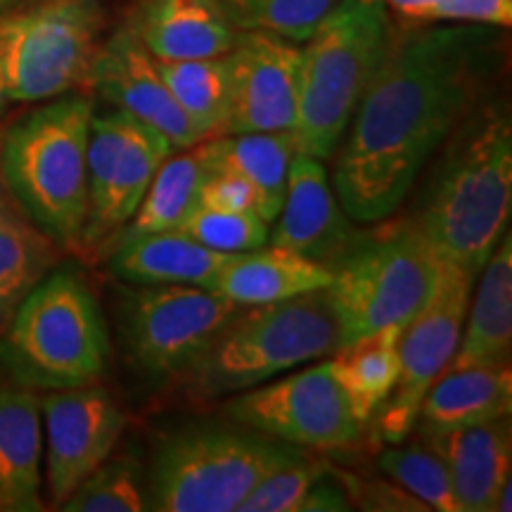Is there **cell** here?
I'll return each mask as SVG.
<instances>
[{
	"mask_svg": "<svg viewBox=\"0 0 512 512\" xmlns=\"http://www.w3.org/2000/svg\"><path fill=\"white\" fill-rule=\"evenodd\" d=\"M496 27L451 22L399 38L358 102L332 185L354 223H380L408 197L494 72Z\"/></svg>",
	"mask_w": 512,
	"mask_h": 512,
	"instance_id": "cell-1",
	"label": "cell"
},
{
	"mask_svg": "<svg viewBox=\"0 0 512 512\" xmlns=\"http://www.w3.org/2000/svg\"><path fill=\"white\" fill-rule=\"evenodd\" d=\"M512 128L501 112L460 131L432 178L418 226L441 261L477 278L508 230Z\"/></svg>",
	"mask_w": 512,
	"mask_h": 512,
	"instance_id": "cell-2",
	"label": "cell"
},
{
	"mask_svg": "<svg viewBox=\"0 0 512 512\" xmlns=\"http://www.w3.org/2000/svg\"><path fill=\"white\" fill-rule=\"evenodd\" d=\"M93 100L50 98L5 133L0 171L19 207L50 242L81 249L88 219V138Z\"/></svg>",
	"mask_w": 512,
	"mask_h": 512,
	"instance_id": "cell-3",
	"label": "cell"
},
{
	"mask_svg": "<svg viewBox=\"0 0 512 512\" xmlns=\"http://www.w3.org/2000/svg\"><path fill=\"white\" fill-rule=\"evenodd\" d=\"M304 43L292 131L299 152L325 162L392 46L389 8L384 0H335Z\"/></svg>",
	"mask_w": 512,
	"mask_h": 512,
	"instance_id": "cell-4",
	"label": "cell"
},
{
	"mask_svg": "<svg viewBox=\"0 0 512 512\" xmlns=\"http://www.w3.org/2000/svg\"><path fill=\"white\" fill-rule=\"evenodd\" d=\"M110 361V335L91 287L72 268L48 273L0 332V368L31 389L95 384Z\"/></svg>",
	"mask_w": 512,
	"mask_h": 512,
	"instance_id": "cell-5",
	"label": "cell"
},
{
	"mask_svg": "<svg viewBox=\"0 0 512 512\" xmlns=\"http://www.w3.org/2000/svg\"><path fill=\"white\" fill-rule=\"evenodd\" d=\"M339 344V320L328 290L245 306L192 366L195 387L204 396L240 392L335 354Z\"/></svg>",
	"mask_w": 512,
	"mask_h": 512,
	"instance_id": "cell-6",
	"label": "cell"
},
{
	"mask_svg": "<svg viewBox=\"0 0 512 512\" xmlns=\"http://www.w3.org/2000/svg\"><path fill=\"white\" fill-rule=\"evenodd\" d=\"M302 448L254 430L197 425L166 437L152 463L147 508L162 512H238L249 491Z\"/></svg>",
	"mask_w": 512,
	"mask_h": 512,
	"instance_id": "cell-7",
	"label": "cell"
},
{
	"mask_svg": "<svg viewBox=\"0 0 512 512\" xmlns=\"http://www.w3.org/2000/svg\"><path fill=\"white\" fill-rule=\"evenodd\" d=\"M441 264L415 219L358 240L335 266L328 287L342 344L406 325L432 294Z\"/></svg>",
	"mask_w": 512,
	"mask_h": 512,
	"instance_id": "cell-8",
	"label": "cell"
},
{
	"mask_svg": "<svg viewBox=\"0 0 512 512\" xmlns=\"http://www.w3.org/2000/svg\"><path fill=\"white\" fill-rule=\"evenodd\" d=\"M98 0H43L0 12V86L8 102H41L69 93L98 53Z\"/></svg>",
	"mask_w": 512,
	"mask_h": 512,
	"instance_id": "cell-9",
	"label": "cell"
},
{
	"mask_svg": "<svg viewBox=\"0 0 512 512\" xmlns=\"http://www.w3.org/2000/svg\"><path fill=\"white\" fill-rule=\"evenodd\" d=\"M228 415L247 430L299 448L337 451L358 444L368 422L332 373L330 361L240 394Z\"/></svg>",
	"mask_w": 512,
	"mask_h": 512,
	"instance_id": "cell-10",
	"label": "cell"
},
{
	"mask_svg": "<svg viewBox=\"0 0 512 512\" xmlns=\"http://www.w3.org/2000/svg\"><path fill=\"white\" fill-rule=\"evenodd\" d=\"M174 143L124 110L93 114L88 138V219L83 247L100 245L131 221Z\"/></svg>",
	"mask_w": 512,
	"mask_h": 512,
	"instance_id": "cell-11",
	"label": "cell"
},
{
	"mask_svg": "<svg viewBox=\"0 0 512 512\" xmlns=\"http://www.w3.org/2000/svg\"><path fill=\"white\" fill-rule=\"evenodd\" d=\"M238 311V304L197 285H143L126 304L128 351L145 373L192 370Z\"/></svg>",
	"mask_w": 512,
	"mask_h": 512,
	"instance_id": "cell-12",
	"label": "cell"
},
{
	"mask_svg": "<svg viewBox=\"0 0 512 512\" xmlns=\"http://www.w3.org/2000/svg\"><path fill=\"white\" fill-rule=\"evenodd\" d=\"M472 283H475L472 275L444 261L427 302L403 325L399 380L389 399L384 401L380 425H377L382 439L389 444H399L411 434L427 389L444 373L456 354Z\"/></svg>",
	"mask_w": 512,
	"mask_h": 512,
	"instance_id": "cell-13",
	"label": "cell"
},
{
	"mask_svg": "<svg viewBox=\"0 0 512 512\" xmlns=\"http://www.w3.org/2000/svg\"><path fill=\"white\" fill-rule=\"evenodd\" d=\"M46 437V482L55 508L95 467L112 456L126 430V415L110 392L93 387L53 389L41 399Z\"/></svg>",
	"mask_w": 512,
	"mask_h": 512,
	"instance_id": "cell-14",
	"label": "cell"
},
{
	"mask_svg": "<svg viewBox=\"0 0 512 512\" xmlns=\"http://www.w3.org/2000/svg\"><path fill=\"white\" fill-rule=\"evenodd\" d=\"M226 60L230 105L219 136L292 131L299 112L302 46L266 31H238Z\"/></svg>",
	"mask_w": 512,
	"mask_h": 512,
	"instance_id": "cell-15",
	"label": "cell"
},
{
	"mask_svg": "<svg viewBox=\"0 0 512 512\" xmlns=\"http://www.w3.org/2000/svg\"><path fill=\"white\" fill-rule=\"evenodd\" d=\"M86 86H91L117 110L155 126L174 143L176 150H188L202 140L176 105L157 60L143 46L133 24L114 31L98 46L86 74Z\"/></svg>",
	"mask_w": 512,
	"mask_h": 512,
	"instance_id": "cell-16",
	"label": "cell"
},
{
	"mask_svg": "<svg viewBox=\"0 0 512 512\" xmlns=\"http://www.w3.org/2000/svg\"><path fill=\"white\" fill-rule=\"evenodd\" d=\"M271 245L292 249L313 261L330 266L356 245L354 221L339 204L335 185L323 159L297 152L292 159L287 192L280 214L275 216Z\"/></svg>",
	"mask_w": 512,
	"mask_h": 512,
	"instance_id": "cell-17",
	"label": "cell"
},
{
	"mask_svg": "<svg viewBox=\"0 0 512 512\" xmlns=\"http://www.w3.org/2000/svg\"><path fill=\"white\" fill-rule=\"evenodd\" d=\"M425 437H430V448L444 460L458 512H494L498 494L510 482L508 418Z\"/></svg>",
	"mask_w": 512,
	"mask_h": 512,
	"instance_id": "cell-18",
	"label": "cell"
},
{
	"mask_svg": "<svg viewBox=\"0 0 512 512\" xmlns=\"http://www.w3.org/2000/svg\"><path fill=\"white\" fill-rule=\"evenodd\" d=\"M43 415L36 389L0 380V512L43 510Z\"/></svg>",
	"mask_w": 512,
	"mask_h": 512,
	"instance_id": "cell-19",
	"label": "cell"
},
{
	"mask_svg": "<svg viewBox=\"0 0 512 512\" xmlns=\"http://www.w3.org/2000/svg\"><path fill=\"white\" fill-rule=\"evenodd\" d=\"M335 280V268L313 261L292 249L271 245L230 254L226 266L204 285V290L221 294L245 306L285 302L306 292L328 290Z\"/></svg>",
	"mask_w": 512,
	"mask_h": 512,
	"instance_id": "cell-20",
	"label": "cell"
},
{
	"mask_svg": "<svg viewBox=\"0 0 512 512\" xmlns=\"http://www.w3.org/2000/svg\"><path fill=\"white\" fill-rule=\"evenodd\" d=\"M133 27L159 62L221 57L238 38L216 0H150Z\"/></svg>",
	"mask_w": 512,
	"mask_h": 512,
	"instance_id": "cell-21",
	"label": "cell"
},
{
	"mask_svg": "<svg viewBox=\"0 0 512 512\" xmlns=\"http://www.w3.org/2000/svg\"><path fill=\"white\" fill-rule=\"evenodd\" d=\"M512 373L501 366H446L420 403L418 420L425 434L460 430L508 418Z\"/></svg>",
	"mask_w": 512,
	"mask_h": 512,
	"instance_id": "cell-22",
	"label": "cell"
},
{
	"mask_svg": "<svg viewBox=\"0 0 512 512\" xmlns=\"http://www.w3.org/2000/svg\"><path fill=\"white\" fill-rule=\"evenodd\" d=\"M230 254L192 240L183 230L121 238L112 254V271L131 285H197L204 287L226 266Z\"/></svg>",
	"mask_w": 512,
	"mask_h": 512,
	"instance_id": "cell-23",
	"label": "cell"
},
{
	"mask_svg": "<svg viewBox=\"0 0 512 512\" xmlns=\"http://www.w3.org/2000/svg\"><path fill=\"white\" fill-rule=\"evenodd\" d=\"M479 280L475 302L467 304V325L448 366H501L512 347V240L505 233Z\"/></svg>",
	"mask_w": 512,
	"mask_h": 512,
	"instance_id": "cell-24",
	"label": "cell"
},
{
	"mask_svg": "<svg viewBox=\"0 0 512 512\" xmlns=\"http://www.w3.org/2000/svg\"><path fill=\"white\" fill-rule=\"evenodd\" d=\"M202 152L211 171H230L245 178L259 192L261 219L266 223L275 221L285 200L292 159L299 152L294 131H252L204 138Z\"/></svg>",
	"mask_w": 512,
	"mask_h": 512,
	"instance_id": "cell-25",
	"label": "cell"
},
{
	"mask_svg": "<svg viewBox=\"0 0 512 512\" xmlns=\"http://www.w3.org/2000/svg\"><path fill=\"white\" fill-rule=\"evenodd\" d=\"M401 332L403 325H389L342 344L330 358L332 373L366 422L384 406L399 380Z\"/></svg>",
	"mask_w": 512,
	"mask_h": 512,
	"instance_id": "cell-26",
	"label": "cell"
},
{
	"mask_svg": "<svg viewBox=\"0 0 512 512\" xmlns=\"http://www.w3.org/2000/svg\"><path fill=\"white\" fill-rule=\"evenodd\" d=\"M209 166L204 162L202 140L197 145L183 150L181 155H171L159 166L152 178L150 188L145 190L136 214L126 223L121 238L133 235L157 233V230H171L183 223L185 216L200 202V190Z\"/></svg>",
	"mask_w": 512,
	"mask_h": 512,
	"instance_id": "cell-27",
	"label": "cell"
},
{
	"mask_svg": "<svg viewBox=\"0 0 512 512\" xmlns=\"http://www.w3.org/2000/svg\"><path fill=\"white\" fill-rule=\"evenodd\" d=\"M157 64L176 105L195 126L200 138L219 136L230 105V72L226 55L178 62L157 60Z\"/></svg>",
	"mask_w": 512,
	"mask_h": 512,
	"instance_id": "cell-28",
	"label": "cell"
},
{
	"mask_svg": "<svg viewBox=\"0 0 512 512\" xmlns=\"http://www.w3.org/2000/svg\"><path fill=\"white\" fill-rule=\"evenodd\" d=\"M50 266L53 247L46 235L0 209V332Z\"/></svg>",
	"mask_w": 512,
	"mask_h": 512,
	"instance_id": "cell-29",
	"label": "cell"
},
{
	"mask_svg": "<svg viewBox=\"0 0 512 512\" xmlns=\"http://www.w3.org/2000/svg\"><path fill=\"white\" fill-rule=\"evenodd\" d=\"M238 31H266L304 43L335 0H216Z\"/></svg>",
	"mask_w": 512,
	"mask_h": 512,
	"instance_id": "cell-30",
	"label": "cell"
},
{
	"mask_svg": "<svg viewBox=\"0 0 512 512\" xmlns=\"http://www.w3.org/2000/svg\"><path fill=\"white\" fill-rule=\"evenodd\" d=\"M64 512H140L147 498L133 458H107L60 505Z\"/></svg>",
	"mask_w": 512,
	"mask_h": 512,
	"instance_id": "cell-31",
	"label": "cell"
},
{
	"mask_svg": "<svg viewBox=\"0 0 512 512\" xmlns=\"http://www.w3.org/2000/svg\"><path fill=\"white\" fill-rule=\"evenodd\" d=\"M380 467L425 508L458 512L444 460L430 446L387 448L380 456Z\"/></svg>",
	"mask_w": 512,
	"mask_h": 512,
	"instance_id": "cell-32",
	"label": "cell"
},
{
	"mask_svg": "<svg viewBox=\"0 0 512 512\" xmlns=\"http://www.w3.org/2000/svg\"><path fill=\"white\" fill-rule=\"evenodd\" d=\"M178 230L200 245L223 254H240L259 249L268 242V223L252 211H223L197 202Z\"/></svg>",
	"mask_w": 512,
	"mask_h": 512,
	"instance_id": "cell-33",
	"label": "cell"
},
{
	"mask_svg": "<svg viewBox=\"0 0 512 512\" xmlns=\"http://www.w3.org/2000/svg\"><path fill=\"white\" fill-rule=\"evenodd\" d=\"M323 472V465L306 456L280 465L249 491L238 512H299L306 491Z\"/></svg>",
	"mask_w": 512,
	"mask_h": 512,
	"instance_id": "cell-34",
	"label": "cell"
},
{
	"mask_svg": "<svg viewBox=\"0 0 512 512\" xmlns=\"http://www.w3.org/2000/svg\"><path fill=\"white\" fill-rule=\"evenodd\" d=\"M200 204L223 211H252L259 214V192L245 178L230 171H211L200 190ZM261 216V214H259Z\"/></svg>",
	"mask_w": 512,
	"mask_h": 512,
	"instance_id": "cell-35",
	"label": "cell"
},
{
	"mask_svg": "<svg viewBox=\"0 0 512 512\" xmlns=\"http://www.w3.org/2000/svg\"><path fill=\"white\" fill-rule=\"evenodd\" d=\"M432 22H463L508 29L512 24V0H439Z\"/></svg>",
	"mask_w": 512,
	"mask_h": 512,
	"instance_id": "cell-36",
	"label": "cell"
},
{
	"mask_svg": "<svg viewBox=\"0 0 512 512\" xmlns=\"http://www.w3.org/2000/svg\"><path fill=\"white\" fill-rule=\"evenodd\" d=\"M351 510V496L342 482L328 475V470L309 486L302 498L299 512H347Z\"/></svg>",
	"mask_w": 512,
	"mask_h": 512,
	"instance_id": "cell-37",
	"label": "cell"
},
{
	"mask_svg": "<svg viewBox=\"0 0 512 512\" xmlns=\"http://www.w3.org/2000/svg\"><path fill=\"white\" fill-rule=\"evenodd\" d=\"M389 10H394L396 15L403 19H411V22H427L432 24L434 8L439 5V0H384Z\"/></svg>",
	"mask_w": 512,
	"mask_h": 512,
	"instance_id": "cell-38",
	"label": "cell"
},
{
	"mask_svg": "<svg viewBox=\"0 0 512 512\" xmlns=\"http://www.w3.org/2000/svg\"><path fill=\"white\" fill-rule=\"evenodd\" d=\"M0 143H3V138H0ZM0 209H3V171H0Z\"/></svg>",
	"mask_w": 512,
	"mask_h": 512,
	"instance_id": "cell-39",
	"label": "cell"
},
{
	"mask_svg": "<svg viewBox=\"0 0 512 512\" xmlns=\"http://www.w3.org/2000/svg\"><path fill=\"white\" fill-rule=\"evenodd\" d=\"M15 3H22V0H0V8H10Z\"/></svg>",
	"mask_w": 512,
	"mask_h": 512,
	"instance_id": "cell-40",
	"label": "cell"
},
{
	"mask_svg": "<svg viewBox=\"0 0 512 512\" xmlns=\"http://www.w3.org/2000/svg\"><path fill=\"white\" fill-rule=\"evenodd\" d=\"M5 102H8V100H5V93H3V86H0V107H3V105H5Z\"/></svg>",
	"mask_w": 512,
	"mask_h": 512,
	"instance_id": "cell-41",
	"label": "cell"
}]
</instances>
